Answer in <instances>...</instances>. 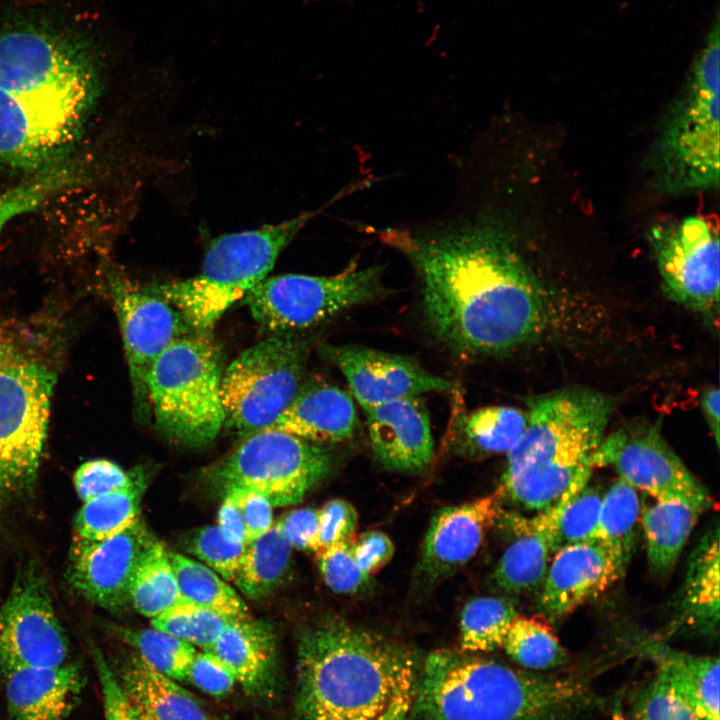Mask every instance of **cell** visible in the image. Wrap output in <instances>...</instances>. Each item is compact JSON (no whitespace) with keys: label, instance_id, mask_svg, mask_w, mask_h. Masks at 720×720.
<instances>
[{"label":"cell","instance_id":"1","mask_svg":"<svg viewBox=\"0 0 720 720\" xmlns=\"http://www.w3.org/2000/svg\"><path fill=\"white\" fill-rule=\"evenodd\" d=\"M381 235L414 267L426 322L452 352L504 354L544 328L543 290L502 224L485 220L440 234L389 229Z\"/></svg>","mask_w":720,"mask_h":720},{"label":"cell","instance_id":"2","mask_svg":"<svg viewBox=\"0 0 720 720\" xmlns=\"http://www.w3.org/2000/svg\"><path fill=\"white\" fill-rule=\"evenodd\" d=\"M98 89L89 54L33 30L0 36V159L35 171L77 139Z\"/></svg>","mask_w":720,"mask_h":720},{"label":"cell","instance_id":"3","mask_svg":"<svg viewBox=\"0 0 720 720\" xmlns=\"http://www.w3.org/2000/svg\"><path fill=\"white\" fill-rule=\"evenodd\" d=\"M303 720H381L414 700L417 664L401 643L328 616L298 643Z\"/></svg>","mask_w":720,"mask_h":720},{"label":"cell","instance_id":"4","mask_svg":"<svg viewBox=\"0 0 720 720\" xmlns=\"http://www.w3.org/2000/svg\"><path fill=\"white\" fill-rule=\"evenodd\" d=\"M417 680L424 720H572L594 703L584 681L447 649L425 659Z\"/></svg>","mask_w":720,"mask_h":720},{"label":"cell","instance_id":"5","mask_svg":"<svg viewBox=\"0 0 720 720\" xmlns=\"http://www.w3.org/2000/svg\"><path fill=\"white\" fill-rule=\"evenodd\" d=\"M612 410V400L585 388L530 400L526 427L507 452L502 495L540 512L585 486Z\"/></svg>","mask_w":720,"mask_h":720},{"label":"cell","instance_id":"6","mask_svg":"<svg viewBox=\"0 0 720 720\" xmlns=\"http://www.w3.org/2000/svg\"><path fill=\"white\" fill-rule=\"evenodd\" d=\"M719 50L717 15L649 152L653 183L665 194H689L719 185Z\"/></svg>","mask_w":720,"mask_h":720},{"label":"cell","instance_id":"7","mask_svg":"<svg viewBox=\"0 0 720 720\" xmlns=\"http://www.w3.org/2000/svg\"><path fill=\"white\" fill-rule=\"evenodd\" d=\"M317 212L222 235L209 245L198 274L146 288L173 306L194 331L208 333L267 277L280 253Z\"/></svg>","mask_w":720,"mask_h":720},{"label":"cell","instance_id":"8","mask_svg":"<svg viewBox=\"0 0 720 720\" xmlns=\"http://www.w3.org/2000/svg\"><path fill=\"white\" fill-rule=\"evenodd\" d=\"M219 351L208 333L192 331L174 341L154 361L147 392L151 416L170 440L201 446L224 425Z\"/></svg>","mask_w":720,"mask_h":720},{"label":"cell","instance_id":"9","mask_svg":"<svg viewBox=\"0 0 720 720\" xmlns=\"http://www.w3.org/2000/svg\"><path fill=\"white\" fill-rule=\"evenodd\" d=\"M54 383L45 364L18 348L0 362V511L36 480Z\"/></svg>","mask_w":720,"mask_h":720},{"label":"cell","instance_id":"10","mask_svg":"<svg viewBox=\"0 0 720 720\" xmlns=\"http://www.w3.org/2000/svg\"><path fill=\"white\" fill-rule=\"evenodd\" d=\"M306 363L305 342L285 333L245 349L222 371L223 426L244 437L268 429L298 393Z\"/></svg>","mask_w":720,"mask_h":720},{"label":"cell","instance_id":"11","mask_svg":"<svg viewBox=\"0 0 720 720\" xmlns=\"http://www.w3.org/2000/svg\"><path fill=\"white\" fill-rule=\"evenodd\" d=\"M331 468L332 457L319 444L264 430L245 436L210 474L224 491L241 488L286 506L301 502Z\"/></svg>","mask_w":720,"mask_h":720},{"label":"cell","instance_id":"12","mask_svg":"<svg viewBox=\"0 0 720 720\" xmlns=\"http://www.w3.org/2000/svg\"><path fill=\"white\" fill-rule=\"evenodd\" d=\"M380 268L350 267L331 276L283 274L266 277L243 299L264 329L285 333L316 326L374 298Z\"/></svg>","mask_w":720,"mask_h":720},{"label":"cell","instance_id":"13","mask_svg":"<svg viewBox=\"0 0 720 720\" xmlns=\"http://www.w3.org/2000/svg\"><path fill=\"white\" fill-rule=\"evenodd\" d=\"M649 241L664 291L709 316L719 308V230L712 216L690 215L651 228Z\"/></svg>","mask_w":720,"mask_h":720},{"label":"cell","instance_id":"14","mask_svg":"<svg viewBox=\"0 0 720 720\" xmlns=\"http://www.w3.org/2000/svg\"><path fill=\"white\" fill-rule=\"evenodd\" d=\"M69 644L47 582L33 563L21 568L0 607V673L66 663Z\"/></svg>","mask_w":720,"mask_h":720},{"label":"cell","instance_id":"15","mask_svg":"<svg viewBox=\"0 0 720 720\" xmlns=\"http://www.w3.org/2000/svg\"><path fill=\"white\" fill-rule=\"evenodd\" d=\"M119 320L136 416L149 421L147 377L157 357L175 339L194 331L168 302L119 274L108 279Z\"/></svg>","mask_w":720,"mask_h":720},{"label":"cell","instance_id":"16","mask_svg":"<svg viewBox=\"0 0 720 720\" xmlns=\"http://www.w3.org/2000/svg\"><path fill=\"white\" fill-rule=\"evenodd\" d=\"M593 467L613 468L620 479L652 498L710 497L654 425L633 424L604 436Z\"/></svg>","mask_w":720,"mask_h":720},{"label":"cell","instance_id":"17","mask_svg":"<svg viewBox=\"0 0 720 720\" xmlns=\"http://www.w3.org/2000/svg\"><path fill=\"white\" fill-rule=\"evenodd\" d=\"M156 539L140 516L125 530L103 540L73 538L69 581L90 602L120 612L129 603L137 566Z\"/></svg>","mask_w":720,"mask_h":720},{"label":"cell","instance_id":"18","mask_svg":"<svg viewBox=\"0 0 720 720\" xmlns=\"http://www.w3.org/2000/svg\"><path fill=\"white\" fill-rule=\"evenodd\" d=\"M327 357L344 375L363 410L429 392H451L454 384L413 359L367 347L327 346Z\"/></svg>","mask_w":720,"mask_h":720},{"label":"cell","instance_id":"19","mask_svg":"<svg viewBox=\"0 0 720 720\" xmlns=\"http://www.w3.org/2000/svg\"><path fill=\"white\" fill-rule=\"evenodd\" d=\"M627 561L611 546L592 540L565 546L548 567L539 610L559 620L598 597L623 574Z\"/></svg>","mask_w":720,"mask_h":720},{"label":"cell","instance_id":"20","mask_svg":"<svg viewBox=\"0 0 720 720\" xmlns=\"http://www.w3.org/2000/svg\"><path fill=\"white\" fill-rule=\"evenodd\" d=\"M502 491L437 512L423 543L421 571L430 580L455 571L479 549L485 533L502 514Z\"/></svg>","mask_w":720,"mask_h":720},{"label":"cell","instance_id":"21","mask_svg":"<svg viewBox=\"0 0 720 720\" xmlns=\"http://www.w3.org/2000/svg\"><path fill=\"white\" fill-rule=\"evenodd\" d=\"M375 459L385 468L416 472L434 455L428 411L419 396L364 410Z\"/></svg>","mask_w":720,"mask_h":720},{"label":"cell","instance_id":"22","mask_svg":"<svg viewBox=\"0 0 720 720\" xmlns=\"http://www.w3.org/2000/svg\"><path fill=\"white\" fill-rule=\"evenodd\" d=\"M358 427L352 396L337 386H301L289 407L266 430L282 431L311 442H343Z\"/></svg>","mask_w":720,"mask_h":720},{"label":"cell","instance_id":"23","mask_svg":"<svg viewBox=\"0 0 720 720\" xmlns=\"http://www.w3.org/2000/svg\"><path fill=\"white\" fill-rule=\"evenodd\" d=\"M2 675L13 720H64L81 682L78 668L66 663L16 668Z\"/></svg>","mask_w":720,"mask_h":720},{"label":"cell","instance_id":"24","mask_svg":"<svg viewBox=\"0 0 720 720\" xmlns=\"http://www.w3.org/2000/svg\"><path fill=\"white\" fill-rule=\"evenodd\" d=\"M652 499L649 505L641 504L640 521L649 568L661 576L673 569L700 515L713 500L679 496Z\"/></svg>","mask_w":720,"mask_h":720},{"label":"cell","instance_id":"25","mask_svg":"<svg viewBox=\"0 0 720 720\" xmlns=\"http://www.w3.org/2000/svg\"><path fill=\"white\" fill-rule=\"evenodd\" d=\"M719 526L707 530L692 551L676 609L680 626L700 634L719 627Z\"/></svg>","mask_w":720,"mask_h":720},{"label":"cell","instance_id":"26","mask_svg":"<svg viewBox=\"0 0 720 720\" xmlns=\"http://www.w3.org/2000/svg\"><path fill=\"white\" fill-rule=\"evenodd\" d=\"M248 691H261L271 682L275 640L271 628L250 617L232 619L210 650Z\"/></svg>","mask_w":720,"mask_h":720},{"label":"cell","instance_id":"27","mask_svg":"<svg viewBox=\"0 0 720 720\" xmlns=\"http://www.w3.org/2000/svg\"><path fill=\"white\" fill-rule=\"evenodd\" d=\"M513 520L518 535L499 559L494 579L500 588L520 593L533 590L543 582L552 553L551 533L544 511L532 518Z\"/></svg>","mask_w":720,"mask_h":720},{"label":"cell","instance_id":"28","mask_svg":"<svg viewBox=\"0 0 720 720\" xmlns=\"http://www.w3.org/2000/svg\"><path fill=\"white\" fill-rule=\"evenodd\" d=\"M657 671L700 720H720L719 659L670 648L654 652Z\"/></svg>","mask_w":720,"mask_h":720},{"label":"cell","instance_id":"29","mask_svg":"<svg viewBox=\"0 0 720 720\" xmlns=\"http://www.w3.org/2000/svg\"><path fill=\"white\" fill-rule=\"evenodd\" d=\"M123 687L154 720H213L190 692L138 656L125 672Z\"/></svg>","mask_w":720,"mask_h":720},{"label":"cell","instance_id":"30","mask_svg":"<svg viewBox=\"0 0 720 720\" xmlns=\"http://www.w3.org/2000/svg\"><path fill=\"white\" fill-rule=\"evenodd\" d=\"M292 546L275 523L245 545L235 582L241 593L259 600L275 591L290 570Z\"/></svg>","mask_w":720,"mask_h":720},{"label":"cell","instance_id":"31","mask_svg":"<svg viewBox=\"0 0 720 720\" xmlns=\"http://www.w3.org/2000/svg\"><path fill=\"white\" fill-rule=\"evenodd\" d=\"M527 424V414L508 406H488L464 414L458 424L460 449L470 456L507 453Z\"/></svg>","mask_w":720,"mask_h":720},{"label":"cell","instance_id":"32","mask_svg":"<svg viewBox=\"0 0 720 720\" xmlns=\"http://www.w3.org/2000/svg\"><path fill=\"white\" fill-rule=\"evenodd\" d=\"M169 559L181 601L211 609L231 619L250 617L248 607L240 595L213 570L170 550Z\"/></svg>","mask_w":720,"mask_h":720},{"label":"cell","instance_id":"33","mask_svg":"<svg viewBox=\"0 0 720 720\" xmlns=\"http://www.w3.org/2000/svg\"><path fill=\"white\" fill-rule=\"evenodd\" d=\"M145 475L130 487L83 502L74 519V539L99 541L129 527L140 516Z\"/></svg>","mask_w":720,"mask_h":720},{"label":"cell","instance_id":"34","mask_svg":"<svg viewBox=\"0 0 720 720\" xmlns=\"http://www.w3.org/2000/svg\"><path fill=\"white\" fill-rule=\"evenodd\" d=\"M180 601L169 550L156 539L134 573L129 603L138 613L152 619Z\"/></svg>","mask_w":720,"mask_h":720},{"label":"cell","instance_id":"35","mask_svg":"<svg viewBox=\"0 0 720 720\" xmlns=\"http://www.w3.org/2000/svg\"><path fill=\"white\" fill-rule=\"evenodd\" d=\"M603 494L589 482L562 496L545 511L551 533L552 552L581 542L596 540Z\"/></svg>","mask_w":720,"mask_h":720},{"label":"cell","instance_id":"36","mask_svg":"<svg viewBox=\"0 0 720 720\" xmlns=\"http://www.w3.org/2000/svg\"><path fill=\"white\" fill-rule=\"evenodd\" d=\"M513 604L498 597L469 601L460 618V648L464 653L490 652L503 647L507 632L517 617Z\"/></svg>","mask_w":720,"mask_h":720},{"label":"cell","instance_id":"37","mask_svg":"<svg viewBox=\"0 0 720 720\" xmlns=\"http://www.w3.org/2000/svg\"><path fill=\"white\" fill-rule=\"evenodd\" d=\"M640 513L638 490L619 478L603 494L596 540L617 550L628 562L640 523Z\"/></svg>","mask_w":720,"mask_h":720},{"label":"cell","instance_id":"38","mask_svg":"<svg viewBox=\"0 0 720 720\" xmlns=\"http://www.w3.org/2000/svg\"><path fill=\"white\" fill-rule=\"evenodd\" d=\"M503 647L516 663L530 671L550 670L567 659V653L552 628L536 617L517 616L507 632Z\"/></svg>","mask_w":720,"mask_h":720},{"label":"cell","instance_id":"39","mask_svg":"<svg viewBox=\"0 0 720 720\" xmlns=\"http://www.w3.org/2000/svg\"><path fill=\"white\" fill-rule=\"evenodd\" d=\"M122 634L150 667L175 681L187 680L197 652L193 645L155 628L125 629Z\"/></svg>","mask_w":720,"mask_h":720},{"label":"cell","instance_id":"40","mask_svg":"<svg viewBox=\"0 0 720 720\" xmlns=\"http://www.w3.org/2000/svg\"><path fill=\"white\" fill-rule=\"evenodd\" d=\"M231 618L211 609L180 601L151 619L152 627L202 650H210Z\"/></svg>","mask_w":720,"mask_h":720},{"label":"cell","instance_id":"41","mask_svg":"<svg viewBox=\"0 0 720 720\" xmlns=\"http://www.w3.org/2000/svg\"><path fill=\"white\" fill-rule=\"evenodd\" d=\"M72 174L64 168L46 169L17 186L0 192V232L13 219L35 210L70 184Z\"/></svg>","mask_w":720,"mask_h":720},{"label":"cell","instance_id":"42","mask_svg":"<svg viewBox=\"0 0 720 720\" xmlns=\"http://www.w3.org/2000/svg\"><path fill=\"white\" fill-rule=\"evenodd\" d=\"M187 550L225 581H234L245 545L228 542L217 525L200 528L189 536Z\"/></svg>","mask_w":720,"mask_h":720},{"label":"cell","instance_id":"43","mask_svg":"<svg viewBox=\"0 0 720 720\" xmlns=\"http://www.w3.org/2000/svg\"><path fill=\"white\" fill-rule=\"evenodd\" d=\"M316 562L326 585L333 591L352 594L361 590L369 575L359 567L352 549V539L319 550Z\"/></svg>","mask_w":720,"mask_h":720},{"label":"cell","instance_id":"44","mask_svg":"<svg viewBox=\"0 0 720 720\" xmlns=\"http://www.w3.org/2000/svg\"><path fill=\"white\" fill-rule=\"evenodd\" d=\"M144 475V472L138 469L126 471L117 463L107 459H93L77 468L73 483L79 498L85 502L130 487Z\"/></svg>","mask_w":720,"mask_h":720},{"label":"cell","instance_id":"45","mask_svg":"<svg viewBox=\"0 0 720 720\" xmlns=\"http://www.w3.org/2000/svg\"><path fill=\"white\" fill-rule=\"evenodd\" d=\"M632 720H700L658 672L644 687L633 708Z\"/></svg>","mask_w":720,"mask_h":720},{"label":"cell","instance_id":"46","mask_svg":"<svg viewBox=\"0 0 720 720\" xmlns=\"http://www.w3.org/2000/svg\"><path fill=\"white\" fill-rule=\"evenodd\" d=\"M94 659L103 694L106 720H154L117 679L102 655L95 649Z\"/></svg>","mask_w":720,"mask_h":720},{"label":"cell","instance_id":"47","mask_svg":"<svg viewBox=\"0 0 720 720\" xmlns=\"http://www.w3.org/2000/svg\"><path fill=\"white\" fill-rule=\"evenodd\" d=\"M187 680L204 693L214 697L229 694L237 683L228 666L208 650L196 652Z\"/></svg>","mask_w":720,"mask_h":720},{"label":"cell","instance_id":"48","mask_svg":"<svg viewBox=\"0 0 720 720\" xmlns=\"http://www.w3.org/2000/svg\"><path fill=\"white\" fill-rule=\"evenodd\" d=\"M318 511L319 550L354 537L358 514L352 504L342 499H333Z\"/></svg>","mask_w":720,"mask_h":720},{"label":"cell","instance_id":"49","mask_svg":"<svg viewBox=\"0 0 720 720\" xmlns=\"http://www.w3.org/2000/svg\"><path fill=\"white\" fill-rule=\"evenodd\" d=\"M225 492L232 495L241 513L245 526L246 544L272 527L273 506L264 496L241 488H231Z\"/></svg>","mask_w":720,"mask_h":720},{"label":"cell","instance_id":"50","mask_svg":"<svg viewBox=\"0 0 720 720\" xmlns=\"http://www.w3.org/2000/svg\"><path fill=\"white\" fill-rule=\"evenodd\" d=\"M275 524L292 548L313 552L319 551V511L317 509L299 508L292 510Z\"/></svg>","mask_w":720,"mask_h":720},{"label":"cell","instance_id":"51","mask_svg":"<svg viewBox=\"0 0 720 720\" xmlns=\"http://www.w3.org/2000/svg\"><path fill=\"white\" fill-rule=\"evenodd\" d=\"M354 557L364 573L371 576L383 568L394 554L391 539L380 531H366L352 538Z\"/></svg>","mask_w":720,"mask_h":720},{"label":"cell","instance_id":"52","mask_svg":"<svg viewBox=\"0 0 720 720\" xmlns=\"http://www.w3.org/2000/svg\"><path fill=\"white\" fill-rule=\"evenodd\" d=\"M224 538L233 544L245 545V526L241 513L229 492H225L224 499L218 511L217 524Z\"/></svg>","mask_w":720,"mask_h":720},{"label":"cell","instance_id":"53","mask_svg":"<svg viewBox=\"0 0 720 720\" xmlns=\"http://www.w3.org/2000/svg\"><path fill=\"white\" fill-rule=\"evenodd\" d=\"M700 406L716 446L719 447L720 392L717 386H710L702 392Z\"/></svg>","mask_w":720,"mask_h":720},{"label":"cell","instance_id":"54","mask_svg":"<svg viewBox=\"0 0 720 720\" xmlns=\"http://www.w3.org/2000/svg\"><path fill=\"white\" fill-rule=\"evenodd\" d=\"M17 348L12 336L0 326V362Z\"/></svg>","mask_w":720,"mask_h":720},{"label":"cell","instance_id":"55","mask_svg":"<svg viewBox=\"0 0 720 720\" xmlns=\"http://www.w3.org/2000/svg\"><path fill=\"white\" fill-rule=\"evenodd\" d=\"M632 720V719H631Z\"/></svg>","mask_w":720,"mask_h":720}]
</instances>
